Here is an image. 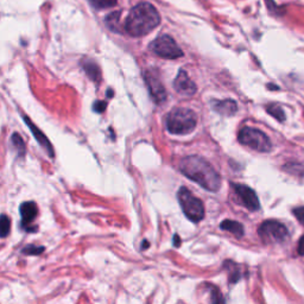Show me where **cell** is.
Wrapping results in <instances>:
<instances>
[{
    "label": "cell",
    "mask_w": 304,
    "mask_h": 304,
    "mask_svg": "<svg viewBox=\"0 0 304 304\" xmlns=\"http://www.w3.org/2000/svg\"><path fill=\"white\" fill-rule=\"evenodd\" d=\"M179 170L184 176L196 182L208 191H218L221 187L220 175L209 162L200 156L185 157L179 163Z\"/></svg>",
    "instance_id": "cell-1"
},
{
    "label": "cell",
    "mask_w": 304,
    "mask_h": 304,
    "mask_svg": "<svg viewBox=\"0 0 304 304\" xmlns=\"http://www.w3.org/2000/svg\"><path fill=\"white\" fill-rule=\"evenodd\" d=\"M160 23V16L150 2H139L129 11L124 29L132 37H143L156 29Z\"/></svg>",
    "instance_id": "cell-2"
},
{
    "label": "cell",
    "mask_w": 304,
    "mask_h": 304,
    "mask_svg": "<svg viewBox=\"0 0 304 304\" xmlns=\"http://www.w3.org/2000/svg\"><path fill=\"white\" fill-rule=\"evenodd\" d=\"M167 128L173 134H188L196 127L198 117L195 112L185 107L171 109L167 115Z\"/></svg>",
    "instance_id": "cell-3"
},
{
    "label": "cell",
    "mask_w": 304,
    "mask_h": 304,
    "mask_svg": "<svg viewBox=\"0 0 304 304\" xmlns=\"http://www.w3.org/2000/svg\"><path fill=\"white\" fill-rule=\"evenodd\" d=\"M238 139L243 145L258 152H269L272 149L269 137L263 131L254 127H244L239 132Z\"/></svg>",
    "instance_id": "cell-4"
},
{
    "label": "cell",
    "mask_w": 304,
    "mask_h": 304,
    "mask_svg": "<svg viewBox=\"0 0 304 304\" xmlns=\"http://www.w3.org/2000/svg\"><path fill=\"white\" fill-rule=\"evenodd\" d=\"M177 198H178L183 213L187 215V218L189 219L190 221L200 222L204 218L203 204H202V202L200 201L198 198H195L187 188L182 187L181 189H179L178 194H177Z\"/></svg>",
    "instance_id": "cell-5"
},
{
    "label": "cell",
    "mask_w": 304,
    "mask_h": 304,
    "mask_svg": "<svg viewBox=\"0 0 304 304\" xmlns=\"http://www.w3.org/2000/svg\"><path fill=\"white\" fill-rule=\"evenodd\" d=\"M258 234L265 244H283L288 240L289 230L279 221L267 220L259 226Z\"/></svg>",
    "instance_id": "cell-6"
},
{
    "label": "cell",
    "mask_w": 304,
    "mask_h": 304,
    "mask_svg": "<svg viewBox=\"0 0 304 304\" xmlns=\"http://www.w3.org/2000/svg\"><path fill=\"white\" fill-rule=\"evenodd\" d=\"M150 50L154 55L167 60H176L183 56L181 48L177 46L173 37L168 35H162L154 39L150 44Z\"/></svg>",
    "instance_id": "cell-7"
},
{
    "label": "cell",
    "mask_w": 304,
    "mask_h": 304,
    "mask_svg": "<svg viewBox=\"0 0 304 304\" xmlns=\"http://www.w3.org/2000/svg\"><path fill=\"white\" fill-rule=\"evenodd\" d=\"M145 82L148 84L149 92H150L152 100H153L154 102L163 103L167 100V91H165L164 86L160 82L158 75H157L156 73H153L152 70H148L145 74Z\"/></svg>",
    "instance_id": "cell-8"
},
{
    "label": "cell",
    "mask_w": 304,
    "mask_h": 304,
    "mask_svg": "<svg viewBox=\"0 0 304 304\" xmlns=\"http://www.w3.org/2000/svg\"><path fill=\"white\" fill-rule=\"evenodd\" d=\"M235 194L238 195V198L241 200V203H243L247 209L253 210H258L260 208V203H259V200L257 194L254 193V190L251 189L250 187L244 184H234Z\"/></svg>",
    "instance_id": "cell-9"
},
{
    "label": "cell",
    "mask_w": 304,
    "mask_h": 304,
    "mask_svg": "<svg viewBox=\"0 0 304 304\" xmlns=\"http://www.w3.org/2000/svg\"><path fill=\"white\" fill-rule=\"evenodd\" d=\"M174 87H175L178 94L185 95V97H191L196 93L195 83L190 80V77L184 70H179L178 72V75L176 76V80L174 82Z\"/></svg>",
    "instance_id": "cell-10"
},
{
    "label": "cell",
    "mask_w": 304,
    "mask_h": 304,
    "mask_svg": "<svg viewBox=\"0 0 304 304\" xmlns=\"http://www.w3.org/2000/svg\"><path fill=\"white\" fill-rule=\"evenodd\" d=\"M23 119H24V122L26 123L27 127L31 129V132H32L33 137H35V139L37 140L38 144L41 145L42 148L44 149V150H46V152H47L48 154H49L50 157H53V148H52L51 143H50V140L47 138L46 134H44L43 132H42L41 129H39L37 126H36L35 124L32 123V120H31L30 118L25 117V115H24Z\"/></svg>",
    "instance_id": "cell-11"
},
{
    "label": "cell",
    "mask_w": 304,
    "mask_h": 304,
    "mask_svg": "<svg viewBox=\"0 0 304 304\" xmlns=\"http://www.w3.org/2000/svg\"><path fill=\"white\" fill-rule=\"evenodd\" d=\"M19 212H21L22 216V227L31 232L30 225L32 224L38 214L37 204L35 202H24L19 208Z\"/></svg>",
    "instance_id": "cell-12"
},
{
    "label": "cell",
    "mask_w": 304,
    "mask_h": 304,
    "mask_svg": "<svg viewBox=\"0 0 304 304\" xmlns=\"http://www.w3.org/2000/svg\"><path fill=\"white\" fill-rule=\"evenodd\" d=\"M213 108L224 115H233L238 111V105L233 100H214Z\"/></svg>",
    "instance_id": "cell-13"
},
{
    "label": "cell",
    "mask_w": 304,
    "mask_h": 304,
    "mask_svg": "<svg viewBox=\"0 0 304 304\" xmlns=\"http://www.w3.org/2000/svg\"><path fill=\"white\" fill-rule=\"evenodd\" d=\"M82 68L84 70V73L88 75V77L91 78L92 81H94V82H99L101 78V72H100L99 66H98L94 61L88 60V58L83 60Z\"/></svg>",
    "instance_id": "cell-14"
},
{
    "label": "cell",
    "mask_w": 304,
    "mask_h": 304,
    "mask_svg": "<svg viewBox=\"0 0 304 304\" xmlns=\"http://www.w3.org/2000/svg\"><path fill=\"white\" fill-rule=\"evenodd\" d=\"M221 229L227 230V232L234 234L236 238H241L244 235V227L243 225L239 224L238 221H232V220H225L221 222L220 225Z\"/></svg>",
    "instance_id": "cell-15"
},
{
    "label": "cell",
    "mask_w": 304,
    "mask_h": 304,
    "mask_svg": "<svg viewBox=\"0 0 304 304\" xmlns=\"http://www.w3.org/2000/svg\"><path fill=\"white\" fill-rule=\"evenodd\" d=\"M11 144H12L13 148L16 149L18 154L24 156L25 152H26V146H25L23 138L19 136L18 133H13L12 136H11Z\"/></svg>",
    "instance_id": "cell-16"
},
{
    "label": "cell",
    "mask_w": 304,
    "mask_h": 304,
    "mask_svg": "<svg viewBox=\"0 0 304 304\" xmlns=\"http://www.w3.org/2000/svg\"><path fill=\"white\" fill-rule=\"evenodd\" d=\"M11 220L7 215L1 214L0 215V238H6L10 234Z\"/></svg>",
    "instance_id": "cell-17"
},
{
    "label": "cell",
    "mask_w": 304,
    "mask_h": 304,
    "mask_svg": "<svg viewBox=\"0 0 304 304\" xmlns=\"http://www.w3.org/2000/svg\"><path fill=\"white\" fill-rule=\"evenodd\" d=\"M266 111H267V113H269L270 115H272V117L276 118L277 120H279V122H284V120H285V114H284L283 108H281L280 106L269 105L266 107Z\"/></svg>",
    "instance_id": "cell-18"
},
{
    "label": "cell",
    "mask_w": 304,
    "mask_h": 304,
    "mask_svg": "<svg viewBox=\"0 0 304 304\" xmlns=\"http://www.w3.org/2000/svg\"><path fill=\"white\" fill-rule=\"evenodd\" d=\"M89 4L97 10H102V8H108L114 6L118 0H88Z\"/></svg>",
    "instance_id": "cell-19"
},
{
    "label": "cell",
    "mask_w": 304,
    "mask_h": 304,
    "mask_svg": "<svg viewBox=\"0 0 304 304\" xmlns=\"http://www.w3.org/2000/svg\"><path fill=\"white\" fill-rule=\"evenodd\" d=\"M44 247L43 246H33V245H29L23 250L24 254H29V255H38L41 253L44 252Z\"/></svg>",
    "instance_id": "cell-20"
},
{
    "label": "cell",
    "mask_w": 304,
    "mask_h": 304,
    "mask_svg": "<svg viewBox=\"0 0 304 304\" xmlns=\"http://www.w3.org/2000/svg\"><path fill=\"white\" fill-rule=\"evenodd\" d=\"M118 22H119V13L118 12L111 13V15L106 18V23L112 30H117V27L115 26L118 25Z\"/></svg>",
    "instance_id": "cell-21"
},
{
    "label": "cell",
    "mask_w": 304,
    "mask_h": 304,
    "mask_svg": "<svg viewBox=\"0 0 304 304\" xmlns=\"http://www.w3.org/2000/svg\"><path fill=\"white\" fill-rule=\"evenodd\" d=\"M292 213H294V215L296 216L298 222H300V224H302L304 226V207L295 208L294 212Z\"/></svg>",
    "instance_id": "cell-22"
},
{
    "label": "cell",
    "mask_w": 304,
    "mask_h": 304,
    "mask_svg": "<svg viewBox=\"0 0 304 304\" xmlns=\"http://www.w3.org/2000/svg\"><path fill=\"white\" fill-rule=\"evenodd\" d=\"M106 106L107 103L105 101H95L94 106H93V109H94L95 112H98V113H102V112L106 109Z\"/></svg>",
    "instance_id": "cell-23"
},
{
    "label": "cell",
    "mask_w": 304,
    "mask_h": 304,
    "mask_svg": "<svg viewBox=\"0 0 304 304\" xmlns=\"http://www.w3.org/2000/svg\"><path fill=\"white\" fill-rule=\"evenodd\" d=\"M297 251H298V253H300L301 255H304V235L300 239V241H298Z\"/></svg>",
    "instance_id": "cell-24"
},
{
    "label": "cell",
    "mask_w": 304,
    "mask_h": 304,
    "mask_svg": "<svg viewBox=\"0 0 304 304\" xmlns=\"http://www.w3.org/2000/svg\"><path fill=\"white\" fill-rule=\"evenodd\" d=\"M174 243H175V245H177V246H179V241H178V235H175L174 236Z\"/></svg>",
    "instance_id": "cell-25"
}]
</instances>
